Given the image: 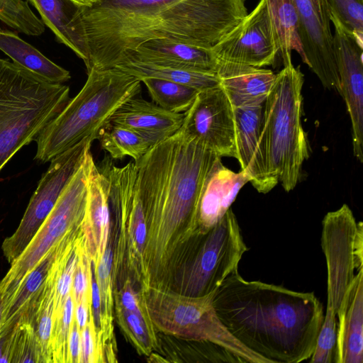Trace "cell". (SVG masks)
Wrapping results in <instances>:
<instances>
[{
	"mask_svg": "<svg viewBox=\"0 0 363 363\" xmlns=\"http://www.w3.org/2000/svg\"><path fill=\"white\" fill-rule=\"evenodd\" d=\"M128 74L141 81L144 78H155L172 81L195 87L199 90L219 84V79L215 73L158 67L140 62H121L114 65Z\"/></svg>",
	"mask_w": 363,
	"mask_h": 363,
	"instance_id": "29",
	"label": "cell"
},
{
	"mask_svg": "<svg viewBox=\"0 0 363 363\" xmlns=\"http://www.w3.org/2000/svg\"><path fill=\"white\" fill-rule=\"evenodd\" d=\"M213 304L229 333L267 363L310 359L324 319L313 292L247 281L238 271L214 291Z\"/></svg>",
	"mask_w": 363,
	"mask_h": 363,
	"instance_id": "3",
	"label": "cell"
},
{
	"mask_svg": "<svg viewBox=\"0 0 363 363\" xmlns=\"http://www.w3.org/2000/svg\"><path fill=\"white\" fill-rule=\"evenodd\" d=\"M298 20V35L305 62L323 86L340 94L327 0H292Z\"/></svg>",
	"mask_w": 363,
	"mask_h": 363,
	"instance_id": "15",
	"label": "cell"
},
{
	"mask_svg": "<svg viewBox=\"0 0 363 363\" xmlns=\"http://www.w3.org/2000/svg\"><path fill=\"white\" fill-rule=\"evenodd\" d=\"M0 20L8 26L27 35L38 36L45 26L25 0H0Z\"/></svg>",
	"mask_w": 363,
	"mask_h": 363,
	"instance_id": "31",
	"label": "cell"
},
{
	"mask_svg": "<svg viewBox=\"0 0 363 363\" xmlns=\"http://www.w3.org/2000/svg\"><path fill=\"white\" fill-rule=\"evenodd\" d=\"M333 48L343 97L352 124L353 153L363 162V52L338 17L330 11Z\"/></svg>",
	"mask_w": 363,
	"mask_h": 363,
	"instance_id": "16",
	"label": "cell"
},
{
	"mask_svg": "<svg viewBox=\"0 0 363 363\" xmlns=\"http://www.w3.org/2000/svg\"><path fill=\"white\" fill-rule=\"evenodd\" d=\"M95 165L89 150L37 233L0 280L3 311L42 258L65 238L83 230L89 182Z\"/></svg>",
	"mask_w": 363,
	"mask_h": 363,
	"instance_id": "9",
	"label": "cell"
},
{
	"mask_svg": "<svg viewBox=\"0 0 363 363\" xmlns=\"http://www.w3.org/2000/svg\"><path fill=\"white\" fill-rule=\"evenodd\" d=\"M3 309H4V303H3L1 296H0V327H1Z\"/></svg>",
	"mask_w": 363,
	"mask_h": 363,
	"instance_id": "42",
	"label": "cell"
},
{
	"mask_svg": "<svg viewBox=\"0 0 363 363\" xmlns=\"http://www.w3.org/2000/svg\"><path fill=\"white\" fill-rule=\"evenodd\" d=\"M248 177L240 170L235 172L225 167L221 158L212 169L200 199L198 223L203 232L214 225L230 209Z\"/></svg>",
	"mask_w": 363,
	"mask_h": 363,
	"instance_id": "22",
	"label": "cell"
},
{
	"mask_svg": "<svg viewBox=\"0 0 363 363\" xmlns=\"http://www.w3.org/2000/svg\"><path fill=\"white\" fill-rule=\"evenodd\" d=\"M330 11L338 17L363 49V6L359 0H327Z\"/></svg>",
	"mask_w": 363,
	"mask_h": 363,
	"instance_id": "35",
	"label": "cell"
},
{
	"mask_svg": "<svg viewBox=\"0 0 363 363\" xmlns=\"http://www.w3.org/2000/svg\"><path fill=\"white\" fill-rule=\"evenodd\" d=\"M69 88L0 58V172L69 101Z\"/></svg>",
	"mask_w": 363,
	"mask_h": 363,
	"instance_id": "5",
	"label": "cell"
},
{
	"mask_svg": "<svg viewBox=\"0 0 363 363\" xmlns=\"http://www.w3.org/2000/svg\"><path fill=\"white\" fill-rule=\"evenodd\" d=\"M0 50L13 62L51 82L62 84L71 78L69 71L51 61L17 33L1 27Z\"/></svg>",
	"mask_w": 363,
	"mask_h": 363,
	"instance_id": "24",
	"label": "cell"
},
{
	"mask_svg": "<svg viewBox=\"0 0 363 363\" xmlns=\"http://www.w3.org/2000/svg\"><path fill=\"white\" fill-rule=\"evenodd\" d=\"M216 60L262 68L274 64L279 53L267 0L255 8L211 48Z\"/></svg>",
	"mask_w": 363,
	"mask_h": 363,
	"instance_id": "14",
	"label": "cell"
},
{
	"mask_svg": "<svg viewBox=\"0 0 363 363\" xmlns=\"http://www.w3.org/2000/svg\"><path fill=\"white\" fill-rule=\"evenodd\" d=\"M216 74L233 108L264 103L276 78L270 69L219 60Z\"/></svg>",
	"mask_w": 363,
	"mask_h": 363,
	"instance_id": "21",
	"label": "cell"
},
{
	"mask_svg": "<svg viewBox=\"0 0 363 363\" xmlns=\"http://www.w3.org/2000/svg\"><path fill=\"white\" fill-rule=\"evenodd\" d=\"M6 335L9 362L44 363L40 344L29 323L19 321Z\"/></svg>",
	"mask_w": 363,
	"mask_h": 363,
	"instance_id": "32",
	"label": "cell"
},
{
	"mask_svg": "<svg viewBox=\"0 0 363 363\" xmlns=\"http://www.w3.org/2000/svg\"><path fill=\"white\" fill-rule=\"evenodd\" d=\"M152 102L172 113H185L201 91L195 87L169 80L144 78Z\"/></svg>",
	"mask_w": 363,
	"mask_h": 363,
	"instance_id": "30",
	"label": "cell"
},
{
	"mask_svg": "<svg viewBox=\"0 0 363 363\" xmlns=\"http://www.w3.org/2000/svg\"><path fill=\"white\" fill-rule=\"evenodd\" d=\"M74 313V302L70 292L65 299L60 318L53 325L51 339L52 363L68 362V337Z\"/></svg>",
	"mask_w": 363,
	"mask_h": 363,
	"instance_id": "34",
	"label": "cell"
},
{
	"mask_svg": "<svg viewBox=\"0 0 363 363\" xmlns=\"http://www.w3.org/2000/svg\"><path fill=\"white\" fill-rule=\"evenodd\" d=\"M335 363H363V268L337 315Z\"/></svg>",
	"mask_w": 363,
	"mask_h": 363,
	"instance_id": "23",
	"label": "cell"
},
{
	"mask_svg": "<svg viewBox=\"0 0 363 363\" xmlns=\"http://www.w3.org/2000/svg\"><path fill=\"white\" fill-rule=\"evenodd\" d=\"M303 82L298 67L284 65L264 102L263 132L269 170L287 192L296 186L309 155L301 122Z\"/></svg>",
	"mask_w": 363,
	"mask_h": 363,
	"instance_id": "6",
	"label": "cell"
},
{
	"mask_svg": "<svg viewBox=\"0 0 363 363\" xmlns=\"http://www.w3.org/2000/svg\"><path fill=\"white\" fill-rule=\"evenodd\" d=\"M181 129L219 157L236 159L234 108L220 84L199 92Z\"/></svg>",
	"mask_w": 363,
	"mask_h": 363,
	"instance_id": "13",
	"label": "cell"
},
{
	"mask_svg": "<svg viewBox=\"0 0 363 363\" xmlns=\"http://www.w3.org/2000/svg\"><path fill=\"white\" fill-rule=\"evenodd\" d=\"M142 293L157 333L217 345L233 354L241 362L267 363L243 346L226 329L213 304L214 292L189 296L173 290L150 288Z\"/></svg>",
	"mask_w": 363,
	"mask_h": 363,
	"instance_id": "8",
	"label": "cell"
},
{
	"mask_svg": "<svg viewBox=\"0 0 363 363\" xmlns=\"http://www.w3.org/2000/svg\"><path fill=\"white\" fill-rule=\"evenodd\" d=\"M360 2H363V0H359Z\"/></svg>",
	"mask_w": 363,
	"mask_h": 363,
	"instance_id": "43",
	"label": "cell"
},
{
	"mask_svg": "<svg viewBox=\"0 0 363 363\" xmlns=\"http://www.w3.org/2000/svg\"><path fill=\"white\" fill-rule=\"evenodd\" d=\"M125 62L215 74L217 67L211 48L169 39L147 40L123 53L112 67Z\"/></svg>",
	"mask_w": 363,
	"mask_h": 363,
	"instance_id": "18",
	"label": "cell"
},
{
	"mask_svg": "<svg viewBox=\"0 0 363 363\" xmlns=\"http://www.w3.org/2000/svg\"><path fill=\"white\" fill-rule=\"evenodd\" d=\"M220 158L180 128L135 162L147 228V289L172 290L195 255L207 232L198 223L200 199Z\"/></svg>",
	"mask_w": 363,
	"mask_h": 363,
	"instance_id": "1",
	"label": "cell"
},
{
	"mask_svg": "<svg viewBox=\"0 0 363 363\" xmlns=\"http://www.w3.org/2000/svg\"><path fill=\"white\" fill-rule=\"evenodd\" d=\"M95 140L96 137L89 136L50 161L17 229L2 242L3 254L10 264L37 233Z\"/></svg>",
	"mask_w": 363,
	"mask_h": 363,
	"instance_id": "12",
	"label": "cell"
},
{
	"mask_svg": "<svg viewBox=\"0 0 363 363\" xmlns=\"http://www.w3.org/2000/svg\"><path fill=\"white\" fill-rule=\"evenodd\" d=\"M246 0H97L77 5L74 28L91 68L111 67L153 39L211 48L247 14Z\"/></svg>",
	"mask_w": 363,
	"mask_h": 363,
	"instance_id": "2",
	"label": "cell"
},
{
	"mask_svg": "<svg viewBox=\"0 0 363 363\" xmlns=\"http://www.w3.org/2000/svg\"><path fill=\"white\" fill-rule=\"evenodd\" d=\"M247 250L238 220L230 208L205 234L192 259L177 276L172 290L189 296L214 292L238 271Z\"/></svg>",
	"mask_w": 363,
	"mask_h": 363,
	"instance_id": "11",
	"label": "cell"
},
{
	"mask_svg": "<svg viewBox=\"0 0 363 363\" xmlns=\"http://www.w3.org/2000/svg\"><path fill=\"white\" fill-rule=\"evenodd\" d=\"M108 180L102 162L91 174L83 224L84 242L94 267L101 259L108 241L111 218L108 200Z\"/></svg>",
	"mask_w": 363,
	"mask_h": 363,
	"instance_id": "20",
	"label": "cell"
},
{
	"mask_svg": "<svg viewBox=\"0 0 363 363\" xmlns=\"http://www.w3.org/2000/svg\"><path fill=\"white\" fill-rule=\"evenodd\" d=\"M60 242L48 252L28 274L11 303L3 311L0 337L6 335L13 330L30 301L43 285L55 261Z\"/></svg>",
	"mask_w": 363,
	"mask_h": 363,
	"instance_id": "26",
	"label": "cell"
},
{
	"mask_svg": "<svg viewBox=\"0 0 363 363\" xmlns=\"http://www.w3.org/2000/svg\"><path fill=\"white\" fill-rule=\"evenodd\" d=\"M87 79L37 137L35 160L50 162L82 140L94 136L126 100L138 96L141 81L116 67H91Z\"/></svg>",
	"mask_w": 363,
	"mask_h": 363,
	"instance_id": "4",
	"label": "cell"
},
{
	"mask_svg": "<svg viewBox=\"0 0 363 363\" xmlns=\"http://www.w3.org/2000/svg\"><path fill=\"white\" fill-rule=\"evenodd\" d=\"M96 139L113 160L130 157L135 162L157 144L138 132L108 122L99 130Z\"/></svg>",
	"mask_w": 363,
	"mask_h": 363,
	"instance_id": "28",
	"label": "cell"
},
{
	"mask_svg": "<svg viewBox=\"0 0 363 363\" xmlns=\"http://www.w3.org/2000/svg\"><path fill=\"white\" fill-rule=\"evenodd\" d=\"M321 247L327 265V306L321 328L337 331L339 311L347 304L363 268V225L347 204L330 211L322 221Z\"/></svg>",
	"mask_w": 363,
	"mask_h": 363,
	"instance_id": "10",
	"label": "cell"
},
{
	"mask_svg": "<svg viewBox=\"0 0 363 363\" xmlns=\"http://www.w3.org/2000/svg\"><path fill=\"white\" fill-rule=\"evenodd\" d=\"M92 262L86 250L84 237L78 247V258L73 275L71 294L74 304L84 299L91 301Z\"/></svg>",
	"mask_w": 363,
	"mask_h": 363,
	"instance_id": "36",
	"label": "cell"
},
{
	"mask_svg": "<svg viewBox=\"0 0 363 363\" xmlns=\"http://www.w3.org/2000/svg\"><path fill=\"white\" fill-rule=\"evenodd\" d=\"M117 322L126 340L140 355L150 356L154 349L144 322L136 314L123 308L114 301Z\"/></svg>",
	"mask_w": 363,
	"mask_h": 363,
	"instance_id": "33",
	"label": "cell"
},
{
	"mask_svg": "<svg viewBox=\"0 0 363 363\" xmlns=\"http://www.w3.org/2000/svg\"><path fill=\"white\" fill-rule=\"evenodd\" d=\"M91 301L84 299L81 302L74 304V318L79 327L82 330L89 320V311L91 308Z\"/></svg>",
	"mask_w": 363,
	"mask_h": 363,
	"instance_id": "40",
	"label": "cell"
},
{
	"mask_svg": "<svg viewBox=\"0 0 363 363\" xmlns=\"http://www.w3.org/2000/svg\"><path fill=\"white\" fill-rule=\"evenodd\" d=\"M79 363H97L96 340L91 308L89 320L81 330V354Z\"/></svg>",
	"mask_w": 363,
	"mask_h": 363,
	"instance_id": "37",
	"label": "cell"
},
{
	"mask_svg": "<svg viewBox=\"0 0 363 363\" xmlns=\"http://www.w3.org/2000/svg\"><path fill=\"white\" fill-rule=\"evenodd\" d=\"M264 103L234 108L237 157L242 171L262 194L279 183L272 175L263 132Z\"/></svg>",
	"mask_w": 363,
	"mask_h": 363,
	"instance_id": "17",
	"label": "cell"
},
{
	"mask_svg": "<svg viewBox=\"0 0 363 363\" xmlns=\"http://www.w3.org/2000/svg\"><path fill=\"white\" fill-rule=\"evenodd\" d=\"M268 10L284 65L292 63L291 53L296 50L305 62L298 35V20L292 0H267Z\"/></svg>",
	"mask_w": 363,
	"mask_h": 363,
	"instance_id": "27",
	"label": "cell"
},
{
	"mask_svg": "<svg viewBox=\"0 0 363 363\" xmlns=\"http://www.w3.org/2000/svg\"><path fill=\"white\" fill-rule=\"evenodd\" d=\"M71 1L79 6H89L92 4L96 2L97 0H71Z\"/></svg>",
	"mask_w": 363,
	"mask_h": 363,
	"instance_id": "41",
	"label": "cell"
},
{
	"mask_svg": "<svg viewBox=\"0 0 363 363\" xmlns=\"http://www.w3.org/2000/svg\"><path fill=\"white\" fill-rule=\"evenodd\" d=\"M38 11L41 20L55 34L57 40L70 48L86 67L87 50L75 32L73 15L77 4L71 0H28Z\"/></svg>",
	"mask_w": 363,
	"mask_h": 363,
	"instance_id": "25",
	"label": "cell"
},
{
	"mask_svg": "<svg viewBox=\"0 0 363 363\" xmlns=\"http://www.w3.org/2000/svg\"><path fill=\"white\" fill-rule=\"evenodd\" d=\"M91 313L94 319V324L96 337L100 330L101 323V294L96 277L95 270L92 264L91 274Z\"/></svg>",
	"mask_w": 363,
	"mask_h": 363,
	"instance_id": "39",
	"label": "cell"
},
{
	"mask_svg": "<svg viewBox=\"0 0 363 363\" xmlns=\"http://www.w3.org/2000/svg\"><path fill=\"white\" fill-rule=\"evenodd\" d=\"M81 354V331L73 319L68 337V363H79Z\"/></svg>",
	"mask_w": 363,
	"mask_h": 363,
	"instance_id": "38",
	"label": "cell"
},
{
	"mask_svg": "<svg viewBox=\"0 0 363 363\" xmlns=\"http://www.w3.org/2000/svg\"><path fill=\"white\" fill-rule=\"evenodd\" d=\"M184 119V113L168 111L135 96L120 105L107 122L133 130L158 143L177 133Z\"/></svg>",
	"mask_w": 363,
	"mask_h": 363,
	"instance_id": "19",
	"label": "cell"
},
{
	"mask_svg": "<svg viewBox=\"0 0 363 363\" xmlns=\"http://www.w3.org/2000/svg\"><path fill=\"white\" fill-rule=\"evenodd\" d=\"M102 162L108 180L113 291L130 280L137 292H143L147 289L144 264L147 228L137 185L138 167L135 162L116 167L110 156Z\"/></svg>",
	"mask_w": 363,
	"mask_h": 363,
	"instance_id": "7",
	"label": "cell"
}]
</instances>
